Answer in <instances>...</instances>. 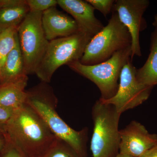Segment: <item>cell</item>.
<instances>
[{"label": "cell", "mask_w": 157, "mask_h": 157, "mask_svg": "<svg viewBox=\"0 0 157 157\" xmlns=\"http://www.w3.org/2000/svg\"><path fill=\"white\" fill-rule=\"evenodd\" d=\"M149 5L147 0H117L113 5V9L131 34L132 60L135 56H141L139 36L146 27L143 14Z\"/></svg>", "instance_id": "9"}, {"label": "cell", "mask_w": 157, "mask_h": 157, "mask_svg": "<svg viewBox=\"0 0 157 157\" xmlns=\"http://www.w3.org/2000/svg\"><path fill=\"white\" fill-rule=\"evenodd\" d=\"M4 134L25 157H44L58 139L26 103L4 125Z\"/></svg>", "instance_id": "1"}, {"label": "cell", "mask_w": 157, "mask_h": 157, "mask_svg": "<svg viewBox=\"0 0 157 157\" xmlns=\"http://www.w3.org/2000/svg\"><path fill=\"white\" fill-rule=\"evenodd\" d=\"M44 157H80L67 143L58 138Z\"/></svg>", "instance_id": "18"}, {"label": "cell", "mask_w": 157, "mask_h": 157, "mask_svg": "<svg viewBox=\"0 0 157 157\" xmlns=\"http://www.w3.org/2000/svg\"><path fill=\"white\" fill-rule=\"evenodd\" d=\"M0 86H1V78H0Z\"/></svg>", "instance_id": "28"}, {"label": "cell", "mask_w": 157, "mask_h": 157, "mask_svg": "<svg viewBox=\"0 0 157 157\" xmlns=\"http://www.w3.org/2000/svg\"><path fill=\"white\" fill-rule=\"evenodd\" d=\"M18 27H12L0 31V69L18 41Z\"/></svg>", "instance_id": "17"}, {"label": "cell", "mask_w": 157, "mask_h": 157, "mask_svg": "<svg viewBox=\"0 0 157 157\" xmlns=\"http://www.w3.org/2000/svg\"><path fill=\"white\" fill-rule=\"evenodd\" d=\"M6 142L7 141L4 133L0 131V151L6 146Z\"/></svg>", "instance_id": "24"}, {"label": "cell", "mask_w": 157, "mask_h": 157, "mask_svg": "<svg viewBox=\"0 0 157 157\" xmlns=\"http://www.w3.org/2000/svg\"><path fill=\"white\" fill-rule=\"evenodd\" d=\"M58 5L75 21L79 31L92 38L104 28L96 17L95 9L86 1L58 0Z\"/></svg>", "instance_id": "11"}, {"label": "cell", "mask_w": 157, "mask_h": 157, "mask_svg": "<svg viewBox=\"0 0 157 157\" xmlns=\"http://www.w3.org/2000/svg\"><path fill=\"white\" fill-rule=\"evenodd\" d=\"M130 59L123 68L120 76L117 92L108 100H101L111 104L119 113H123L143 104L148 99L153 87L140 83L136 77L137 69Z\"/></svg>", "instance_id": "8"}, {"label": "cell", "mask_w": 157, "mask_h": 157, "mask_svg": "<svg viewBox=\"0 0 157 157\" xmlns=\"http://www.w3.org/2000/svg\"><path fill=\"white\" fill-rule=\"evenodd\" d=\"M29 12L27 0H0V31L19 26Z\"/></svg>", "instance_id": "13"}, {"label": "cell", "mask_w": 157, "mask_h": 157, "mask_svg": "<svg viewBox=\"0 0 157 157\" xmlns=\"http://www.w3.org/2000/svg\"><path fill=\"white\" fill-rule=\"evenodd\" d=\"M140 157H157V144L148 150Z\"/></svg>", "instance_id": "23"}, {"label": "cell", "mask_w": 157, "mask_h": 157, "mask_svg": "<svg viewBox=\"0 0 157 157\" xmlns=\"http://www.w3.org/2000/svg\"><path fill=\"white\" fill-rule=\"evenodd\" d=\"M94 9L100 11L105 17L109 14L113 9L114 0H86Z\"/></svg>", "instance_id": "20"}, {"label": "cell", "mask_w": 157, "mask_h": 157, "mask_svg": "<svg viewBox=\"0 0 157 157\" xmlns=\"http://www.w3.org/2000/svg\"><path fill=\"white\" fill-rule=\"evenodd\" d=\"M28 77L24 76L16 81L0 86V105L17 110L26 103L27 92L25 89Z\"/></svg>", "instance_id": "14"}, {"label": "cell", "mask_w": 157, "mask_h": 157, "mask_svg": "<svg viewBox=\"0 0 157 157\" xmlns=\"http://www.w3.org/2000/svg\"><path fill=\"white\" fill-rule=\"evenodd\" d=\"M27 2L31 12H43L58 5L56 0H27Z\"/></svg>", "instance_id": "19"}, {"label": "cell", "mask_w": 157, "mask_h": 157, "mask_svg": "<svg viewBox=\"0 0 157 157\" xmlns=\"http://www.w3.org/2000/svg\"><path fill=\"white\" fill-rule=\"evenodd\" d=\"M15 111L0 105V124H6L14 115Z\"/></svg>", "instance_id": "22"}, {"label": "cell", "mask_w": 157, "mask_h": 157, "mask_svg": "<svg viewBox=\"0 0 157 157\" xmlns=\"http://www.w3.org/2000/svg\"><path fill=\"white\" fill-rule=\"evenodd\" d=\"M132 54L130 46L116 52L106 61L97 64L83 65L76 61L67 65L74 72L95 83L101 92L100 100L105 101L113 98L117 92L121 72L131 59Z\"/></svg>", "instance_id": "5"}, {"label": "cell", "mask_w": 157, "mask_h": 157, "mask_svg": "<svg viewBox=\"0 0 157 157\" xmlns=\"http://www.w3.org/2000/svg\"><path fill=\"white\" fill-rule=\"evenodd\" d=\"M42 13L30 11L17 29L20 48L27 76L36 73L49 45L42 28Z\"/></svg>", "instance_id": "7"}, {"label": "cell", "mask_w": 157, "mask_h": 157, "mask_svg": "<svg viewBox=\"0 0 157 157\" xmlns=\"http://www.w3.org/2000/svg\"><path fill=\"white\" fill-rule=\"evenodd\" d=\"M152 24L155 28V29L157 30V14L155 15L154 20Z\"/></svg>", "instance_id": "25"}, {"label": "cell", "mask_w": 157, "mask_h": 157, "mask_svg": "<svg viewBox=\"0 0 157 157\" xmlns=\"http://www.w3.org/2000/svg\"><path fill=\"white\" fill-rule=\"evenodd\" d=\"M0 131L1 132H4V125L0 124Z\"/></svg>", "instance_id": "27"}, {"label": "cell", "mask_w": 157, "mask_h": 157, "mask_svg": "<svg viewBox=\"0 0 157 157\" xmlns=\"http://www.w3.org/2000/svg\"><path fill=\"white\" fill-rule=\"evenodd\" d=\"M42 28L48 41L72 36L79 32L74 19L56 9L51 8L42 13Z\"/></svg>", "instance_id": "12"}, {"label": "cell", "mask_w": 157, "mask_h": 157, "mask_svg": "<svg viewBox=\"0 0 157 157\" xmlns=\"http://www.w3.org/2000/svg\"><path fill=\"white\" fill-rule=\"evenodd\" d=\"M119 153L132 157H140L157 144V135L151 134L146 128L136 121H132L120 130Z\"/></svg>", "instance_id": "10"}, {"label": "cell", "mask_w": 157, "mask_h": 157, "mask_svg": "<svg viewBox=\"0 0 157 157\" xmlns=\"http://www.w3.org/2000/svg\"><path fill=\"white\" fill-rule=\"evenodd\" d=\"M116 157H132L129 156L127 155L121 154L119 153Z\"/></svg>", "instance_id": "26"}, {"label": "cell", "mask_w": 157, "mask_h": 157, "mask_svg": "<svg viewBox=\"0 0 157 157\" xmlns=\"http://www.w3.org/2000/svg\"><path fill=\"white\" fill-rule=\"evenodd\" d=\"M136 77L141 84L153 87L157 85V30L152 34L150 52L143 67L137 69Z\"/></svg>", "instance_id": "16"}, {"label": "cell", "mask_w": 157, "mask_h": 157, "mask_svg": "<svg viewBox=\"0 0 157 157\" xmlns=\"http://www.w3.org/2000/svg\"><path fill=\"white\" fill-rule=\"evenodd\" d=\"M0 157H25L12 144L7 141L6 146L0 151Z\"/></svg>", "instance_id": "21"}, {"label": "cell", "mask_w": 157, "mask_h": 157, "mask_svg": "<svg viewBox=\"0 0 157 157\" xmlns=\"http://www.w3.org/2000/svg\"><path fill=\"white\" fill-rule=\"evenodd\" d=\"M132 45V37L128 29L114 11L107 25L91 39L79 62L85 65L100 63L114 54Z\"/></svg>", "instance_id": "4"}, {"label": "cell", "mask_w": 157, "mask_h": 157, "mask_svg": "<svg viewBox=\"0 0 157 157\" xmlns=\"http://www.w3.org/2000/svg\"><path fill=\"white\" fill-rule=\"evenodd\" d=\"M26 103L36 112L59 139L69 145L80 157H87V128L74 130L63 120L56 109L57 99L48 83L42 82L26 91Z\"/></svg>", "instance_id": "2"}, {"label": "cell", "mask_w": 157, "mask_h": 157, "mask_svg": "<svg viewBox=\"0 0 157 157\" xmlns=\"http://www.w3.org/2000/svg\"><path fill=\"white\" fill-rule=\"evenodd\" d=\"M26 76L18 39L15 47L9 54L0 69L1 86L16 81Z\"/></svg>", "instance_id": "15"}, {"label": "cell", "mask_w": 157, "mask_h": 157, "mask_svg": "<svg viewBox=\"0 0 157 157\" xmlns=\"http://www.w3.org/2000/svg\"><path fill=\"white\" fill-rule=\"evenodd\" d=\"M91 39L79 31L72 36L50 41L35 74L42 82H50L54 73L60 67L81 59Z\"/></svg>", "instance_id": "6"}, {"label": "cell", "mask_w": 157, "mask_h": 157, "mask_svg": "<svg viewBox=\"0 0 157 157\" xmlns=\"http://www.w3.org/2000/svg\"><path fill=\"white\" fill-rule=\"evenodd\" d=\"M94 130L90 149L93 157H116L119 154L121 114L111 104L100 100L92 108Z\"/></svg>", "instance_id": "3"}]
</instances>
